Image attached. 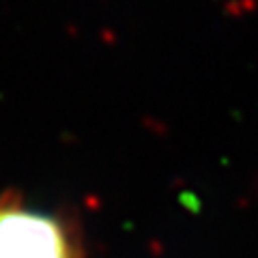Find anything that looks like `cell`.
I'll use <instances>...</instances> for the list:
<instances>
[{
  "label": "cell",
  "instance_id": "obj_1",
  "mask_svg": "<svg viewBox=\"0 0 258 258\" xmlns=\"http://www.w3.org/2000/svg\"><path fill=\"white\" fill-rule=\"evenodd\" d=\"M0 258H76L69 235L54 217L24 207L0 209Z\"/></svg>",
  "mask_w": 258,
  "mask_h": 258
}]
</instances>
